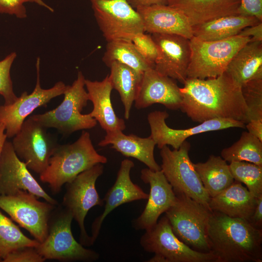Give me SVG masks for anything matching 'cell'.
<instances>
[{
    "label": "cell",
    "instance_id": "7",
    "mask_svg": "<svg viewBox=\"0 0 262 262\" xmlns=\"http://www.w3.org/2000/svg\"><path fill=\"white\" fill-rule=\"evenodd\" d=\"M251 38L237 35L223 40L204 41L190 39L191 50L187 78H215L223 73L237 51Z\"/></svg>",
    "mask_w": 262,
    "mask_h": 262
},
{
    "label": "cell",
    "instance_id": "21",
    "mask_svg": "<svg viewBox=\"0 0 262 262\" xmlns=\"http://www.w3.org/2000/svg\"><path fill=\"white\" fill-rule=\"evenodd\" d=\"M140 15L145 32L150 34H175L191 39L192 27L180 11L168 5H154L136 9Z\"/></svg>",
    "mask_w": 262,
    "mask_h": 262
},
{
    "label": "cell",
    "instance_id": "25",
    "mask_svg": "<svg viewBox=\"0 0 262 262\" xmlns=\"http://www.w3.org/2000/svg\"><path fill=\"white\" fill-rule=\"evenodd\" d=\"M257 203V198L241 182L234 180L229 187L210 198L209 207L212 211L248 221Z\"/></svg>",
    "mask_w": 262,
    "mask_h": 262
},
{
    "label": "cell",
    "instance_id": "10",
    "mask_svg": "<svg viewBox=\"0 0 262 262\" xmlns=\"http://www.w3.org/2000/svg\"><path fill=\"white\" fill-rule=\"evenodd\" d=\"M100 30L108 42L131 41L145 33L142 18L127 0H94L91 1Z\"/></svg>",
    "mask_w": 262,
    "mask_h": 262
},
{
    "label": "cell",
    "instance_id": "14",
    "mask_svg": "<svg viewBox=\"0 0 262 262\" xmlns=\"http://www.w3.org/2000/svg\"><path fill=\"white\" fill-rule=\"evenodd\" d=\"M40 59L37 58L36 68L37 80L33 91L28 94L24 92L13 103L0 106V124H3L7 138L15 136L29 116L36 108L45 106L51 99L63 95L66 89L63 82L59 81L49 89H43L40 83Z\"/></svg>",
    "mask_w": 262,
    "mask_h": 262
},
{
    "label": "cell",
    "instance_id": "39",
    "mask_svg": "<svg viewBox=\"0 0 262 262\" xmlns=\"http://www.w3.org/2000/svg\"><path fill=\"white\" fill-rule=\"evenodd\" d=\"M238 14L254 16L262 21V0H241Z\"/></svg>",
    "mask_w": 262,
    "mask_h": 262
},
{
    "label": "cell",
    "instance_id": "12",
    "mask_svg": "<svg viewBox=\"0 0 262 262\" xmlns=\"http://www.w3.org/2000/svg\"><path fill=\"white\" fill-rule=\"evenodd\" d=\"M38 198L26 191L11 195H0V209L41 243L48 235L49 221L56 205Z\"/></svg>",
    "mask_w": 262,
    "mask_h": 262
},
{
    "label": "cell",
    "instance_id": "19",
    "mask_svg": "<svg viewBox=\"0 0 262 262\" xmlns=\"http://www.w3.org/2000/svg\"><path fill=\"white\" fill-rule=\"evenodd\" d=\"M182 100L180 88L175 80L150 68L143 73L134 106L141 109L158 103L176 110L180 109Z\"/></svg>",
    "mask_w": 262,
    "mask_h": 262
},
{
    "label": "cell",
    "instance_id": "5",
    "mask_svg": "<svg viewBox=\"0 0 262 262\" xmlns=\"http://www.w3.org/2000/svg\"><path fill=\"white\" fill-rule=\"evenodd\" d=\"M73 219L71 213L64 207H55L48 224V235L35 247L46 260L62 262H94L99 255L85 248L74 238L71 231Z\"/></svg>",
    "mask_w": 262,
    "mask_h": 262
},
{
    "label": "cell",
    "instance_id": "45",
    "mask_svg": "<svg viewBox=\"0 0 262 262\" xmlns=\"http://www.w3.org/2000/svg\"><path fill=\"white\" fill-rule=\"evenodd\" d=\"M0 262H2V260L1 259H0Z\"/></svg>",
    "mask_w": 262,
    "mask_h": 262
},
{
    "label": "cell",
    "instance_id": "18",
    "mask_svg": "<svg viewBox=\"0 0 262 262\" xmlns=\"http://www.w3.org/2000/svg\"><path fill=\"white\" fill-rule=\"evenodd\" d=\"M141 179L149 185V193L144 211L132 221V226L136 230H146L154 226L160 216L175 203L176 196L161 170L144 168L141 171Z\"/></svg>",
    "mask_w": 262,
    "mask_h": 262
},
{
    "label": "cell",
    "instance_id": "40",
    "mask_svg": "<svg viewBox=\"0 0 262 262\" xmlns=\"http://www.w3.org/2000/svg\"><path fill=\"white\" fill-rule=\"evenodd\" d=\"M238 35L249 37L251 38L250 41H262V22L244 28Z\"/></svg>",
    "mask_w": 262,
    "mask_h": 262
},
{
    "label": "cell",
    "instance_id": "6",
    "mask_svg": "<svg viewBox=\"0 0 262 262\" xmlns=\"http://www.w3.org/2000/svg\"><path fill=\"white\" fill-rule=\"evenodd\" d=\"M175 193V203L165 212L174 233L191 248L211 252L207 227L212 211L183 193Z\"/></svg>",
    "mask_w": 262,
    "mask_h": 262
},
{
    "label": "cell",
    "instance_id": "22",
    "mask_svg": "<svg viewBox=\"0 0 262 262\" xmlns=\"http://www.w3.org/2000/svg\"><path fill=\"white\" fill-rule=\"evenodd\" d=\"M85 86L89 100L93 105L89 115L106 131L124 130L125 121L116 115L112 106L111 95L113 88L109 75L101 81L85 79Z\"/></svg>",
    "mask_w": 262,
    "mask_h": 262
},
{
    "label": "cell",
    "instance_id": "42",
    "mask_svg": "<svg viewBox=\"0 0 262 262\" xmlns=\"http://www.w3.org/2000/svg\"><path fill=\"white\" fill-rule=\"evenodd\" d=\"M248 132L262 141V120L253 119L246 124Z\"/></svg>",
    "mask_w": 262,
    "mask_h": 262
},
{
    "label": "cell",
    "instance_id": "11",
    "mask_svg": "<svg viewBox=\"0 0 262 262\" xmlns=\"http://www.w3.org/2000/svg\"><path fill=\"white\" fill-rule=\"evenodd\" d=\"M103 169L102 164H98L66 184L63 207L71 213L73 219L78 223L80 230L79 241L83 246H89L93 245L91 236L85 228L86 215L93 207L102 206L104 203L96 188V181L102 174Z\"/></svg>",
    "mask_w": 262,
    "mask_h": 262
},
{
    "label": "cell",
    "instance_id": "30",
    "mask_svg": "<svg viewBox=\"0 0 262 262\" xmlns=\"http://www.w3.org/2000/svg\"><path fill=\"white\" fill-rule=\"evenodd\" d=\"M102 61L108 66L112 62H117L142 73L155 67V65L146 60L137 50L132 42L129 40L108 42Z\"/></svg>",
    "mask_w": 262,
    "mask_h": 262
},
{
    "label": "cell",
    "instance_id": "16",
    "mask_svg": "<svg viewBox=\"0 0 262 262\" xmlns=\"http://www.w3.org/2000/svg\"><path fill=\"white\" fill-rule=\"evenodd\" d=\"M26 191L54 205L57 201L42 188L29 169L16 155L11 142L6 141L0 157V195Z\"/></svg>",
    "mask_w": 262,
    "mask_h": 262
},
{
    "label": "cell",
    "instance_id": "41",
    "mask_svg": "<svg viewBox=\"0 0 262 262\" xmlns=\"http://www.w3.org/2000/svg\"><path fill=\"white\" fill-rule=\"evenodd\" d=\"M248 222L254 228L262 229V196L257 197V203Z\"/></svg>",
    "mask_w": 262,
    "mask_h": 262
},
{
    "label": "cell",
    "instance_id": "35",
    "mask_svg": "<svg viewBox=\"0 0 262 262\" xmlns=\"http://www.w3.org/2000/svg\"><path fill=\"white\" fill-rule=\"evenodd\" d=\"M16 57V53L13 52L0 61V95L4 98L5 105L14 103L18 98L13 90L10 76L11 68Z\"/></svg>",
    "mask_w": 262,
    "mask_h": 262
},
{
    "label": "cell",
    "instance_id": "28",
    "mask_svg": "<svg viewBox=\"0 0 262 262\" xmlns=\"http://www.w3.org/2000/svg\"><path fill=\"white\" fill-rule=\"evenodd\" d=\"M109 77L113 89L119 93L124 107V117L129 119L132 105L137 96L143 73L117 62L109 66Z\"/></svg>",
    "mask_w": 262,
    "mask_h": 262
},
{
    "label": "cell",
    "instance_id": "23",
    "mask_svg": "<svg viewBox=\"0 0 262 262\" xmlns=\"http://www.w3.org/2000/svg\"><path fill=\"white\" fill-rule=\"evenodd\" d=\"M241 0H169L168 5L182 13L192 27L238 14Z\"/></svg>",
    "mask_w": 262,
    "mask_h": 262
},
{
    "label": "cell",
    "instance_id": "33",
    "mask_svg": "<svg viewBox=\"0 0 262 262\" xmlns=\"http://www.w3.org/2000/svg\"><path fill=\"white\" fill-rule=\"evenodd\" d=\"M229 165L234 180L244 183L256 198L262 196V166L245 161Z\"/></svg>",
    "mask_w": 262,
    "mask_h": 262
},
{
    "label": "cell",
    "instance_id": "8",
    "mask_svg": "<svg viewBox=\"0 0 262 262\" xmlns=\"http://www.w3.org/2000/svg\"><path fill=\"white\" fill-rule=\"evenodd\" d=\"M140 243L143 248L154 256L149 262H216L212 252L195 250L180 241L174 233L164 215L152 228L146 230Z\"/></svg>",
    "mask_w": 262,
    "mask_h": 262
},
{
    "label": "cell",
    "instance_id": "34",
    "mask_svg": "<svg viewBox=\"0 0 262 262\" xmlns=\"http://www.w3.org/2000/svg\"><path fill=\"white\" fill-rule=\"evenodd\" d=\"M241 91L248 110V122L262 120V77L248 81L241 86Z\"/></svg>",
    "mask_w": 262,
    "mask_h": 262
},
{
    "label": "cell",
    "instance_id": "3",
    "mask_svg": "<svg viewBox=\"0 0 262 262\" xmlns=\"http://www.w3.org/2000/svg\"><path fill=\"white\" fill-rule=\"evenodd\" d=\"M107 158L97 152L90 133L83 131L77 141L70 144L57 145L40 180L49 185L52 192L59 193L63 185L98 164H105Z\"/></svg>",
    "mask_w": 262,
    "mask_h": 262
},
{
    "label": "cell",
    "instance_id": "44",
    "mask_svg": "<svg viewBox=\"0 0 262 262\" xmlns=\"http://www.w3.org/2000/svg\"><path fill=\"white\" fill-rule=\"evenodd\" d=\"M7 138L4 126L3 124H0V157Z\"/></svg>",
    "mask_w": 262,
    "mask_h": 262
},
{
    "label": "cell",
    "instance_id": "27",
    "mask_svg": "<svg viewBox=\"0 0 262 262\" xmlns=\"http://www.w3.org/2000/svg\"><path fill=\"white\" fill-rule=\"evenodd\" d=\"M225 72L242 86L262 77V41H250L242 47L229 64Z\"/></svg>",
    "mask_w": 262,
    "mask_h": 262
},
{
    "label": "cell",
    "instance_id": "20",
    "mask_svg": "<svg viewBox=\"0 0 262 262\" xmlns=\"http://www.w3.org/2000/svg\"><path fill=\"white\" fill-rule=\"evenodd\" d=\"M134 166L133 162L129 159L121 162L115 181L103 198L105 203L104 211L92 224L90 236L93 244L99 234L103 221L110 213L123 204L147 199L148 194L131 180L130 172Z\"/></svg>",
    "mask_w": 262,
    "mask_h": 262
},
{
    "label": "cell",
    "instance_id": "46",
    "mask_svg": "<svg viewBox=\"0 0 262 262\" xmlns=\"http://www.w3.org/2000/svg\"><path fill=\"white\" fill-rule=\"evenodd\" d=\"M92 0H90V1H92Z\"/></svg>",
    "mask_w": 262,
    "mask_h": 262
},
{
    "label": "cell",
    "instance_id": "24",
    "mask_svg": "<svg viewBox=\"0 0 262 262\" xmlns=\"http://www.w3.org/2000/svg\"><path fill=\"white\" fill-rule=\"evenodd\" d=\"M98 145L101 147L111 145V148L123 155L135 158L153 171L161 170L156 162L154 150L156 145L150 137L142 138L136 135L125 134L122 131H107Z\"/></svg>",
    "mask_w": 262,
    "mask_h": 262
},
{
    "label": "cell",
    "instance_id": "37",
    "mask_svg": "<svg viewBox=\"0 0 262 262\" xmlns=\"http://www.w3.org/2000/svg\"><path fill=\"white\" fill-rule=\"evenodd\" d=\"M131 41L142 56L148 62L155 65L159 51L151 34L145 33H138Z\"/></svg>",
    "mask_w": 262,
    "mask_h": 262
},
{
    "label": "cell",
    "instance_id": "31",
    "mask_svg": "<svg viewBox=\"0 0 262 262\" xmlns=\"http://www.w3.org/2000/svg\"><path fill=\"white\" fill-rule=\"evenodd\" d=\"M221 157L229 163L245 161L262 166V141L243 131L239 139L221 152Z\"/></svg>",
    "mask_w": 262,
    "mask_h": 262
},
{
    "label": "cell",
    "instance_id": "38",
    "mask_svg": "<svg viewBox=\"0 0 262 262\" xmlns=\"http://www.w3.org/2000/svg\"><path fill=\"white\" fill-rule=\"evenodd\" d=\"M46 260L33 246L21 247L9 253L2 262H43Z\"/></svg>",
    "mask_w": 262,
    "mask_h": 262
},
{
    "label": "cell",
    "instance_id": "4",
    "mask_svg": "<svg viewBox=\"0 0 262 262\" xmlns=\"http://www.w3.org/2000/svg\"><path fill=\"white\" fill-rule=\"evenodd\" d=\"M85 79L81 71L71 85H67L62 103L56 108L30 117L44 127L56 129L64 134L95 127L97 120L89 114H82L89 100L85 89Z\"/></svg>",
    "mask_w": 262,
    "mask_h": 262
},
{
    "label": "cell",
    "instance_id": "17",
    "mask_svg": "<svg viewBox=\"0 0 262 262\" xmlns=\"http://www.w3.org/2000/svg\"><path fill=\"white\" fill-rule=\"evenodd\" d=\"M150 34L159 51L155 69L183 84L191 59L190 39L175 34Z\"/></svg>",
    "mask_w": 262,
    "mask_h": 262
},
{
    "label": "cell",
    "instance_id": "15",
    "mask_svg": "<svg viewBox=\"0 0 262 262\" xmlns=\"http://www.w3.org/2000/svg\"><path fill=\"white\" fill-rule=\"evenodd\" d=\"M169 114L165 111H155L147 115L150 126V137L159 148L170 145L179 149L189 137L199 133L224 130L230 128H245L242 122L224 118H214L200 123L198 125L186 129H174L167 126L165 119Z\"/></svg>",
    "mask_w": 262,
    "mask_h": 262
},
{
    "label": "cell",
    "instance_id": "2",
    "mask_svg": "<svg viewBox=\"0 0 262 262\" xmlns=\"http://www.w3.org/2000/svg\"><path fill=\"white\" fill-rule=\"evenodd\" d=\"M207 236L216 262H262V229L246 220L212 211Z\"/></svg>",
    "mask_w": 262,
    "mask_h": 262
},
{
    "label": "cell",
    "instance_id": "43",
    "mask_svg": "<svg viewBox=\"0 0 262 262\" xmlns=\"http://www.w3.org/2000/svg\"><path fill=\"white\" fill-rule=\"evenodd\" d=\"M133 8L147 7L154 5H167L169 0H127Z\"/></svg>",
    "mask_w": 262,
    "mask_h": 262
},
{
    "label": "cell",
    "instance_id": "1",
    "mask_svg": "<svg viewBox=\"0 0 262 262\" xmlns=\"http://www.w3.org/2000/svg\"><path fill=\"white\" fill-rule=\"evenodd\" d=\"M183 84L180 109L193 121L224 118L248 122L241 86L226 72L215 78H187Z\"/></svg>",
    "mask_w": 262,
    "mask_h": 262
},
{
    "label": "cell",
    "instance_id": "36",
    "mask_svg": "<svg viewBox=\"0 0 262 262\" xmlns=\"http://www.w3.org/2000/svg\"><path fill=\"white\" fill-rule=\"evenodd\" d=\"M32 2L43 7L50 12L53 9L43 0H0V14L15 16L19 18L27 17V11L25 4Z\"/></svg>",
    "mask_w": 262,
    "mask_h": 262
},
{
    "label": "cell",
    "instance_id": "9",
    "mask_svg": "<svg viewBox=\"0 0 262 262\" xmlns=\"http://www.w3.org/2000/svg\"><path fill=\"white\" fill-rule=\"evenodd\" d=\"M190 147L186 140L179 149L164 146L160 151L161 170L175 193H183L210 209L211 197L189 156Z\"/></svg>",
    "mask_w": 262,
    "mask_h": 262
},
{
    "label": "cell",
    "instance_id": "32",
    "mask_svg": "<svg viewBox=\"0 0 262 262\" xmlns=\"http://www.w3.org/2000/svg\"><path fill=\"white\" fill-rule=\"evenodd\" d=\"M36 240L25 235L13 221L0 211V259L2 261L13 251L23 246L36 247Z\"/></svg>",
    "mask_w": 262,
    "mask_h": 262
},
{
    "label": "cell",
    "instance_id": "13",
    "mask_svg": "<svg viewBox=\"0 0 262 262\" xmlns=\"http://www.w3.org/2000/svg\"><path fill=\"white\" fill-rule=\"evenodd\" d=\"M13 137L12 144L17 156L28 169L42 173L58 145L47 128L29 116Z\"/></svg>",
    "mask_w": 262,
    "mask_h": 262
},
{
    "label": "cell",
    "instance_id": "26",
    "mask_svg": "<svg viewBox=\"0 0 262 262\" xmlns=\"http://www.w3.org/2000/svg\"><path fill=\"white\" fill-rule=\"evenodd\" d=\"M262 21L255 17L236 14L192 26L193 37L204 41L223 40L238 35L244 28Z\"/></svg>",
    "mask_w": 262,
    "mask_h": 262
},
{
    "label": "cell",
    "instance_id": "29",
    "mask_svg": "<svg viewBox=\"0 0 262 262\" xmlns=\"http://www.w3.org/2000/svg\"><path fill=\"white\" fill-rule=\"evenodd\" d=\"M194 165L211 198L222 192L234 181L229 165L221 156L211 155L206 162Z\"/></svg>",
    "mask_w": 262,
    "mask_h": 262
}]
</instances>
